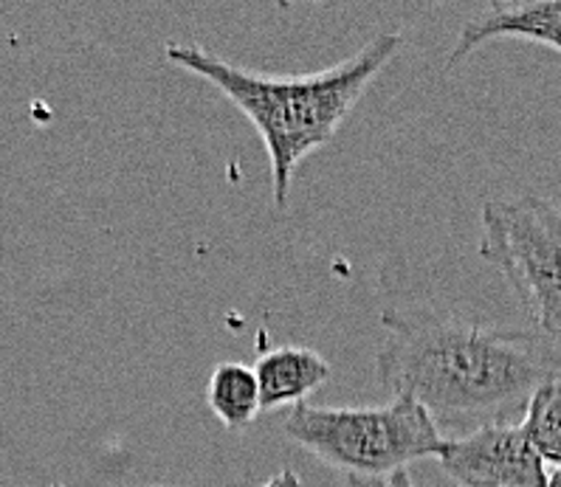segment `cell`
Masks as SVG:
<instances>
[{
    "label": "cell",
    "mask_w": 561,
    "mask_h": 487,
    "mask_svg": "<svg viewBox=\"0 0 561 487\" xmlns=\"http://www.w3.org/2000/svg\"><path fill=\"white\" fill-rule=\"evenodd\" d=\"M376 375L437 428L462 431L525 415L530 395L561 375V352L534 329L496 327L446 310H383Z\"/></svg>",
    "instance_id": "obj_1"
},
{
    "label": "cell",
    "mask_w": 561,
    "mask_h": 487,
    "mask_svg": "<svg viewBox=\"0 0 561 487\" xmlns=\"http://www.w3.org/2000/svg\"><path fill=\"white\" fill-rule=\"evenodd\" d=\"M398 32H378L353 57L333 68L299 77H268L220 60L195 43H167L164 57L211 82L249 116L271 159L274 204H288L294 170L317 147L328 144L383 66L401 51Z\"/></svg>",
    "instance_id": "obj_2"
},
{
    "label": "cell",
    "mask_w": 561,
    "mask_h": 487,
    "mask_svg": "<svg viewBox=\"0 0 561 487\" xmlns=\"http://www.w3.org/2000/svg\"><path fill=\"white\" fill-rule=\"evenodd\" d=\"M283 431L353 487L383 485L412 462L440 454L446 440L410 397L370 408H319L302 401L285 415Z\"/></svg>",
    "instance_id": "obj_3"
},
{
    "label": "cell",
    "mask_w": 561,
    "mask_h": 487,
    "mask_svg": "<svg viewBox=\"0 0 561 487\" xmlns=\"http://www.w3.org/2000/svg\"><path fill=\"white\" fill-rule=\"evenodd\" d=\"M480 257L528 310L534 333L561 352V214L539 195L482 204Z\"/></svg>",
    "instance_id": "obj_4"
},
{
    "label": "cell",
    "mask_w": 561,
    "mask_h": 487,
    "mask_svg": "<svg viewBox=\"0 0 561 487\" xmlns=\"http://www.w3.org/2000/svg\"><path fill=\"white\" fill-rule=\"evenodd\" d=\"M443 474L460 487H548V465L514 422L482 426L440 445Z\"/></svg>",
    "instance_id": "obj_5"
},
{
    "label": "cell",
    "mask_w": 561,
    "mask_h": 487,
    "mask_svg": "<svg viewBox=\"0 0 561 487\" xmlns=\"http://www.w3.org/2000/svg\"><path fill=\"white\" fill-rule=\"evenodd\" d=\"M496 37H522V40L541 43V46H550L561 54V0L491 3V9L462 23L446 68H451L462 57H469L474 48L485 46Z\"/></svg>",
    "instance_id": "obj_6"
},
{
    "label": "cell",
    "mask_w": 561,
    "mask_h": 487,
    "mask_svg": "<svg viewBox=\"0 0 561 487\" xmlns=\"http://www.w3.org/2000/svg\"><path fill=\"white\" fill-rule=\"evenodd\" d=\"M260 386V411L297 406L331 378V363L308 347H279L260 356L254 367Z\"/></svg>",
    "instance_id": "obj_7"
},
{
    "label": "cell",
    "mask_w": 561,
    "mask_h": 487,
    "mask_svg": "<svg viewBox=\"0 0 561 487\" xmlns=\"http://www.w3.org/2000/svg\"><path fill=\"white\" fill-rule=\"evenodd\" d=\"M206 403L211 415L231 431L249 428L260 415V386L254 369L238 361L218 363L206 383Z\"/></svg>",
    "instance_id": "obj_8"
},
{
    "label": "cell",
    "mask_w": 561,
    "mask_h": 487,
    "mask_svg": "<svg viewBox=\"0 0 561 487\" xmlns=\"http://www.w3.org/2000/svg\"><path fill=\"white\" fill-rule=\"evenodd\" d=\"M519 428L545 465L553 462L561 467V375L545 381L530 395Z\"/></svg>",
    "instance_id": "obj_9"
},
{
    "label": "cell",
    "mask_w": 561,
    "mask_h": 487,
    "mask_svg": "<svg viewBox=\"0 0 561 487\" xmlns=\"http://www.w3.org/2000/svg\"><path fill=\"white\" fill-rule=\"evenodd\" d=\"M263 487H302V479H299L297 471H291V467H285V471H279V474L271 476V479L265 482Z\"/></svg>",
    "instance_id": "obj_10"
},
{
    "label": "cell",
    "mask_w": 561,
    "mask_h": 487,
    "mask_svg": "<svg viewBox=\"0 0 561 487\" xmlns=\"http://www.w3.org/2000/svg\"><path fill=\"white\" fill-rule=\"evenodd\" d=\"M378 487H415V482H412L410 471H398L396 476H390V479L383 482V485Z\"/></svg>",
    "instance_id": "obj_11"
},
{
    "label": "cell",
    "mask_w": 561,
    "mask_h": 487,
    "mask_svg": "<svg viewBox=\"0 0 561 487\" xmlns=\"http://www.w3.org/2000/svg\"><path fill=\"white\" fill-rule=\"evenodd\" d=\"M548 487H561V467H556L553 474L548 476Z\"/></svg>",
    "instance_id": "obj_12"
},
{
    "label": "cell",
    "mask_w": 561,
    "mask_h": 487,
    "mask_svg": "<svg viewBox=\"0 0 561 487\" xmlns=\"http://www.w3.org/2000/svg\"><path fill=\"white\" fill-rule=\"evenodd\" d=\"M51 487H68V485H62V482H54V485Z\"/></svg>",
    "instance_id": "obj_13"
}]
</instances>
